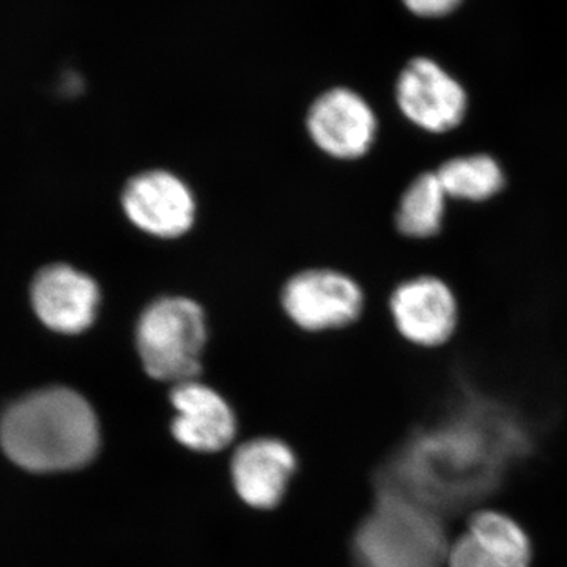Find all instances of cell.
<instances>
[{
	"label": "cell",
	"instance_id": "obj_1",
	"mask_svg": "<svg viewBox=\"0 0 567 567\" xmlns=\"http://www.w3.org/2000/svg\"><path fill=\"white\" fill-rule=\"evenodd\" d=\"M527 451V431L505 406L465 398L402 446L379 488L432 514L453 511L491 494Z\"/></svg>",
	"mask_w": 567,
	"mask_h": 567
},
{
	"label": "cell",
	"instance_id": "obj_2",
	"mask_svg": "<svg viewBox=\"0 0 567 567\" xmlns=\"http://www.w3.org/2000/svg\"><path fill=\"white\" fill-rule=\"evenodd\" d=\"M0 445L29 472H69L89 464L99 451V421L76 391L44 388L7 409L0 421Z\"/></svg>",
	"mask_w": 567,
	"mask_h": 567
},
{
	"label": "cell",
	"instance_id": "obj_3",
	"mask_svg": "<svg viewBox=\"0 0 567 567\" xmlns=\"http://www.w3.org/2000/svg\"><path fill=\"white\" fill-rule=\"evenodd\" d=\"M374 513L354 540L358 567L446 566L445 536L434 514L379 488Z\"/></svg>",
	"mask_w": 567,
	"mask_h": 567
},
{
	"label": "cell",
	"instance_id": "obj_4",
	"mask_svg": "<svg viewBox=\"0 0 567 567\" xmlns=\"http://www.w3.org/2000/svg\"><path fill=\"white\" fill-rule=\"evenodd\" d=\"M137 353L147 374L175 385L196 380L207 341L203 308L185 297H163L142 311Z\"/></svg>",
	"mask_w": 567,
	"mask_h": 567
},
{
	"label": "cell",
	"instance_id": "obj_5",
	"mask_svg": "<svg viewBox=\"0 0 567 567\" xmlns=\"http://www.w3.org/2000/svg\"><path fill=\"white\" fill-rule=\"evenodd\" d=\"M395 104L413 128L429 136H446L464 125L470 110L465 85L431 58H416L395 82Z\"/></svg>",
	"mask_w": 567,
	"mask_h": 567
},
{
	"label": "cell",
	"instance_id": "obj_6",
	"mask_svg": "<svg viewBox=\"0 0 567 567\" xmlns=\"http://www.w3.org/2000/svg\"><path fill=\"white\" fill-rule=\"evenodd\" d=\"M395 331L423 350L442 349L453 341L461 324V301L442 276H410L394 287L390 301Z\"/></svg>",
	"mask_w": 567,
	"mask_h": 567
},
{
	"label": "cell",
	"instance_id": "obj_7",
	"mask_svg": "<svg viewBox=\"0 0 567 567\" xmlns=\"http://www.w3.org/2000/svg\"><path fill=\"white\" fill-rule=\"evenodd\" d=\"M282 308L309 331L349 327L363 315L364 292L353 278L336 270H306L282 289Z\"/></svg>",
	"mask_w": 567,
	"mask_h": 567
},
{
	"label": "cell",
	"instance_id": "obj_8",
	"mask_svg": "<svg viewBox=\"0 0 567 567\" xmlns=\"http://www.w3.org/2000/svg\"><path fill=\"white\" fill-rule=\"evenodd\" d=\"M308 132L317 147L338 159H360L379 136V118L360 93L338 87L324 92L308 112Z\"/></svg>",
	"mask_w": 567,
	"mask_h": 567
},
{
	"label": "cell",
	"instance_id": "obj_9",
	"mask_svg": "<svg viewBox=\"0 0 567 567\" xmlns=\"http://www.w3.org/2000/svg\"><path fill=\"white\" fill-rule=\"evenodd\" d=\"M122 207L130 221L159 238L188 233L196 218L192 189L167 171H147L126 183Z\"/></svg>",
	"mask_w": 567,
	"mask_h": 567
},
{
	"label": "cell",
	"instance_id": "obj_10",
	"mask_svg": "<svg viewBox=\"0 0 567 567\" xmlns=\"http://www.w3.org/2000/svg\"><path fill=\"white\" fill-rule=\"evenodd\" d=\"M99 284L66 264L40 270L31 287L33 311L44 327L62 334H80L95 322L99 312Z\"/></svg>",
	"mask_w": 567,
	"mask_h": 567
},
{
	"label": "cell",
	"instance_id": "obj_11",
	"mask_svg": "<svg viewBox=\"0 0 567 567\" xmlns=\"http://www.w3.org/2000/svg\"><path fill=\"white\" fill-rule=\"evenodd\" d=\"M532 540L517 520L495 509L477 511L447 548L446 567H532Z\"/></svg>",
	"mask_w": 567,
	"mask_h": 567
},
{
	"label": "cell",
	"instance_id": "obj_12",
	"mask_svg": "<svg viewBox=\"0 0 567 567\" xmlns=\"http://www.w3.org/2000/svg\"><path fill=\"white\" fill-rule=\"evenodd\" d=\"M175 439L193 451L215 453L233 442L237 423L230 405L213 388L189 380L171 394Z\"/></svg>",
	"mask_w": 567,
	"mask_h": 567
},
{
	"label": "cell",
	"instance_id": "obj_13",
	"mask_svg": "<svg viewBox=\"0 0 567 567\" xmlns=\"http://www.w3.org/2000/svg\"><path fill=\"white\" fill-rule=\"evenodd\" d=\"M293 470L295 456L286 443L251 440L233 458L235 491L249 506L268 509L281 502Z\"/></svg>",
	"mask_w": 567,
	"mask_h": 567
},
{
	"label": "cell",
	"instance_id": "obj_14",
	"mask_svg": "<svg viewBox=\"0 0 567 567\" xmlns=\"http://www.w3.org/2000/svg\"><path fill=\"white\" fill-rule=\"evenodd\" d=\"M435 173L451 203L481 205L505 193L507 174L503 163L488 152L458 153L443 159Z\"/></svg>",
	"mask_w": 567,
	"mask_h": 567
},
{
	"label": "cell",
	"instance_id": "obj_15",
	"mask_svg": "<svg viewBox=\"0 0 567 567\" xmlns=\"http://www.w3.org/2000/svg\"><path fill=\"white\" fill-rule=\"evenodd\" d=\"M450 197L435 169L416 174L394 212V226L409 240H432L445 229Z\"/></svg>",
	"mask_w": 567,
	"mask_h": 567
},
{
	"label": "cell",
	"instance_id": "obj_16",
	"mask_svg": "<svg viewBox=\"0 0 567 567\" xmlns=\"http://www.w3.org/2000/svg\"><path fill=\"white\" fill-rule=\"evenodd\" d=\"M462 0H404L406 9L416 17L440 18L457 9Z\"/></svg>",
	"mask_w": 567,
	"mask_h": 567
}]
</instances>
